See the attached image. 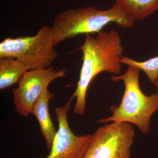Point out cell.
I'll return each instance as SVG.
<instances>
[{"mask_svg": "<svg viewBox=\"0 0 158 158\" xmlns=\"http://www.w3.org/2000/svg\"><path fill=\"white\" fill-rule=\"evenodd\" d=\"M67 71L66 69H55L51 66L27 71L18 83L17 88L12 89L17 113L24 117L32 114L34 105L43 92L55 79L66 77Z\"/></svg>", "mask_w": 158, "mask_h": 158, "instance_id": "8992f818", "label": "cell"}, {"mask_svg": "<svg viewBox=\"0 0 158 158\" xmlns=\"http://www.w3.org/2000/svg\"><path fill=\"white\" fill-rule=\"evenodd\" d=\"M124 6L133 19H143L158 10V0H116Z\"/></svg>", "mask_w": 158, "mask_h": 158, "instance_id": "30bf717a", "label": "cell"}, {"mask_svg": "<svg viewBox=\"0 0 158 158\" xmlns=\"http://www.w3.org/2000/svg\"><path fill=\"white\" fill-rule=\"evenodd\" d=\"M27 71V67L17 59L0 58V90H5L18 84Z\"/></svg>", "mask_w": 158, "mask_h": 158, "instance_id": "9c48e42d", "label": "cell"}, {"mask_svg": "<svg viewBox=\"0 0 158 158\" xmlns=\"http://www.w3.org/2000/svg\"><path fill=\"white\" fill-rule=\"evenodd\" d=\"M55 94L46 89L36 102L32 114L39 123L41 134L45 138L47 148L50 151L57 131L54 127L49 112V101L53 98Z\"/></svg>", "mask_w": 158, "mask_h": 158, "instance_id": "ba28073f", "label": "cell"}, {"mask_svg": "<svg viewBox=\"0 0 158 158\" xmlns=\"http://www.w3.org/2000/svg\"><path fill=\"white\" fill-rule=\"evenodd\" d=\"M155 86L157 88V92H158V81L157 82V83L156 84Z\"/></svg>", "mask_w": 158, "mask_h": 158, "instance_id": "7c38bea8", "label": "cell"}, {"mask_svg": "<svg viewBox=\"0 0 158 158\" xmlns=\"http://www.w3.org/2000/svg\"><path fill=\"white\" fill-rule=\"evenodd\" d=\"M140 69L128 66L122 75L113 76L111 80L122 81L125 86L124 94L118 106L110 108L112 115L107 118L97 120L98 123H128L136 125L144 134L149 132L150 119L158 110V93L145 95L139 85Z\"/></svg>", "mask_w": 158, "mask_h": 158, "instance_id": "3957f363", "label": "cell"}, {"mask_svg": "<svg viewBox=\"0 0 158 158\" xmlns=\"http://www.w3.org/2000/svg\"><path fill=\"white\" fill-rule=\"evenodd\" d=\"M51 27L44 26L33 36L6 38L0 43V58L17 59L28 70L45 69L59 56Z\"/></svg>", "mask_w": 158, "mask_h": 158, "instance_id": "277c9868", "label": "cell"}, {"mask_svg": "<svg viewBox=\"0 0 158 158\" xmlns=\"http://www.w3.org/2000/svg\"><path fill=\"white\" fill-rule=\"evenodd\" d=\"M78 50L83 54V63L77 89L72 96L76 98L73 113L82 116L86 109L87 91L93 79L102 72L115 74L121 73L119 59L123 48L118 32L112 30L102 31L95 37L86 34L85 42Z\"/></svg>", "mask_w": 158, "mask_h": 158, "instance_id": "6da1fadb", "label": "cell"}, {"mask_svg": "<svg viewBox=\"0 0 158 158\" xmlns=\"http://www.w3.org/2000/svg\"><path fill=\"white\" fill-rule=\"evenodd\" d=\"M73 98L72 96L65 105L55 110L59 128L46 158H83L90 144L92 135H76L69 127L67 113Z\"/></svg>", "mask_w": 158, "mask_h": 158, "instance_id": "52a82bcc", "label": "cell"}, {"mask_svg": "<svg viewBox=\"0 0 158 158\" xmlns=\"http://www.w3.org/2000/svg\"><path fill=\"white\" fill-rule=\"evenodd\" d=\"M121 63L135 67L143 71L147 75L152 84L156 85L158 81V56L144 62H138L122 56L119 59Z\"/></svg>", "mask_w": 158, "mask_h": 158, "instance_id": "8fae6325", "label": "cell"}, {"mask_svg": "<svg viewBox=\"0 0 158 158\" xmlns=\"http://www.w3.org/2000/svg\"><path fill=\"white\" fill-rule=\"evenodd\" d=\"M135 133L128 123L100 127L92 138L83 158H131Z\"/></svg>", "mask_w": 158, "mask_h": 158, "instance_id": "5b68a950", "label": "cell"}, {"mask_svg": "<svg viewBox=\"0 0 158 158\" xmlns=\"http://www.w3.org/2000/svg\"><path fill=\"white\" fill-rule=\"evenodd\" d=\"M134 22L124 6L116 2L112 8L106 10L90 7L62 11L55 18L51 29L56 46L80 34H98L110 23L130 28L133 27Z\"/></svg>", "mask_w": 158, "mask_h": 158, "instance_id": "7a4b0ae2", "label": "cell"}]
</instances>
